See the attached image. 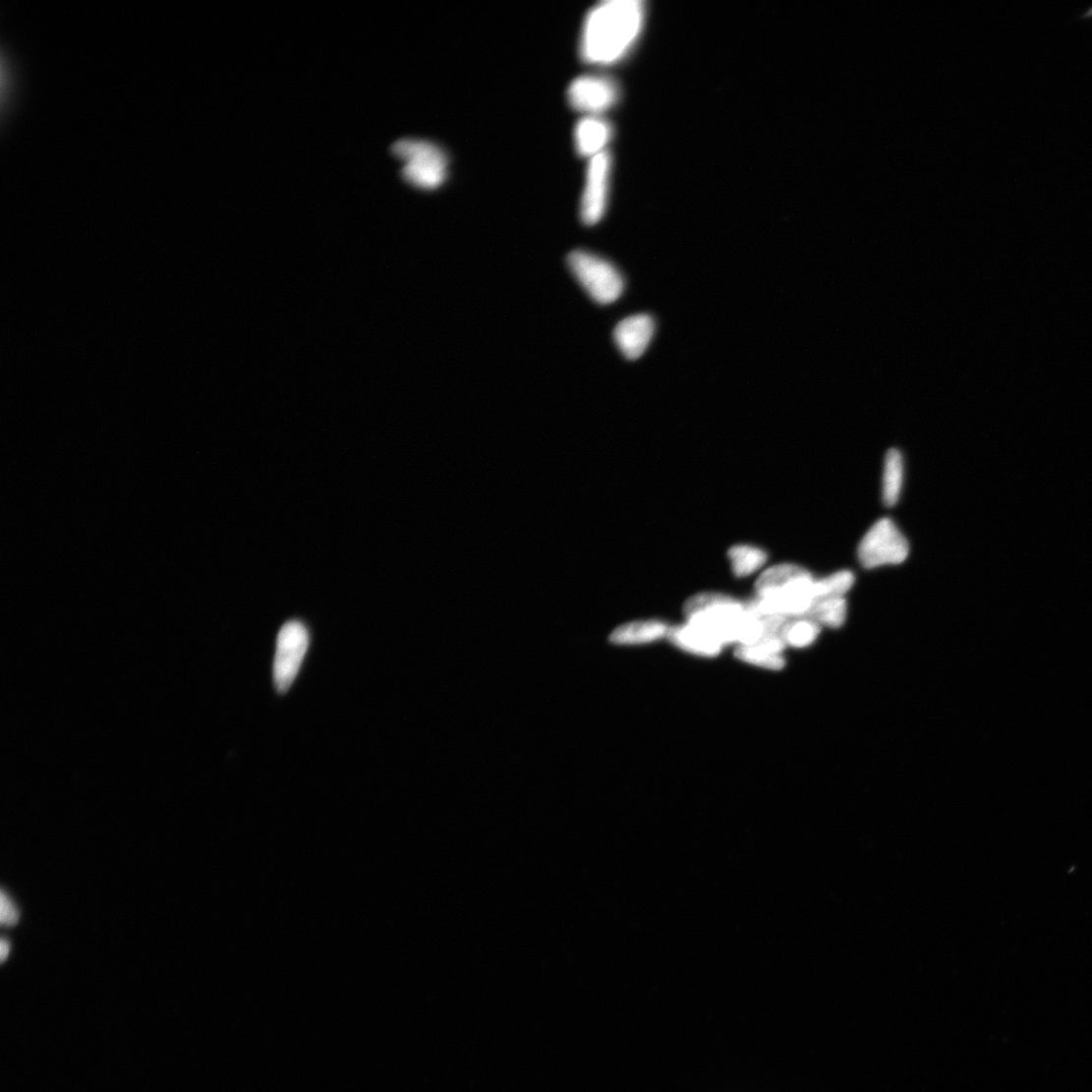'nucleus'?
<instances>
[{
    "instance_id": "f257e3e1",
    "label": "nucleus",
    "mask_w": 1092,
    "mask_h": 1092,
    "mask_svg": "<svg viewBox=\"0 0 1092 1092\" xmlns=\"http://www.w3.org/2000/svg\"><path fill=\"white\" fill-rule=\"evenodd\" d=\"M647 16L643 0H609L587 15L580 55L592 65L609 66L623 60L640 39Z\"/></svg>"
},
{
    "instance_id": "f03ea898",
    "label": "nucleus",
    "mask_w": 1092,
    "mask_h": 1092,
    "mask_svg": "<svg viewBox=\"0 0 1092 1092\" xmlns=\"http://www.w3.org/2000/svg\"><path fill=\"white\" fill-rule=\"evenodd\" d=\"M684 614L686 622L708 631L724 646L752 645L766 632L747 605L722 593L694 595L685 603Z\"/></svg>"
},
{
    "instance_id": "7ed1b4c3",
    "label": "nucleus",
    "mask_w": 1092,
    "mask_h": 1092,
    "mask_svg": "<svg viewBox=\"0 0 1092 1092\" xmlns=\"http://www.w3.org/2000/svg\"><path fill=\"white\" fill-rule=\"evenodd\" d=\"M756 599L771 612L785 618L807 617L818 602L817 579L795 563H780L762 573L755 585Z\"/></svg>"
},
{
    "instance_id": "20e7f679",
    "label": "nucleus",
    "mask_w": 1092,
    "mask_h": 1092,
    "mask_svg": "<svg viewBox=\"0 0 1092 1092\" xmlns=\"http://www.w3.org/2000/svg\"><path fill=\"white\" fill-rule=\"evenodd\" d=\"M392 152L404 163L403 179L412 187L431 191L445 182L447 156L430 141L402 139L393 145Z\"/></svg>"
},
{
    "instance_id": "39448f33",
    "label": "nucleus",
    "mask_w": 1092,
    "mask_h": 1092,
    "mask_svg": "<svg viewBox=\"0 0 1092 1092\" xmlns=\"http://www.w3.org/2000/svg\"><path fill=\"white\" fill-rule=\"evenodd\" d=\"M568 266L578 283L598 304H612L621 297L624 280L617 268L609 261L577 251L569 255Z\"/></svg>"
},
{
    "instance_id": "423d86ee",
    "label": "nucleus",
    "mask_w": 1092,
    "mask_h": 1092,
    "mask_svg": "<svg viewBox=\"0 0 1092 1092\" xmlns=\"http://www.w3.org/2000/svg\"><path fill=\"white\" fill-rule=\"evenodd\" d=\"M909 551V544L894 521L882 518L869 528L861 540L858 558L863 568L873 570L900 565L907 559Z\"/></svg>"
},
{
    "instance_id": "0eeeda50",
    "label": "nucleus",
    "mask_w": 1092,
    "mask_h": 1092,
    "mask_svg": "<svg viewBox=\"0 0 1092 1092\" xmlns=\"http://www.w3.org/2000/svg\"><path fill=\"white\" fill-rule=\"evenodd\" d=\"M309 645L310 633L303 622L292 620L280 628L273 661V683L278 693L288 692L294 684Z\"/></svg>"
},
{
    "instance_id": "6e6552de",
    "label": "nucleus",
    "mask_w": 1092,
    "mask_h": 1092,
    "mask_svg": "<svg viewBox=\"0 0 1092 1092\" xmlns=\"http://www.w3.org/2000/svg\"><path fill=\"white\" fill-rule=\"evenodd\" d=\"M620 98L618 84L604 76H583L569 86L571 107L586 116H601L612 109Z\"/></svg>"
},
{
    "instance_id": "1a4fd4ad",
    "label": "nucleus",
    "mask_w": 1092,
    "mask_h": 1092,
    "mask_svg": "<svg viewBox=\"0 0 1092 1092\" xmlns=\"http://www.w3.org/2000/svg\"><path fill=\"white\" fill-rule=\"evenodd\" d=\"M611 169L612 159L607 151L590 160L580 208L581 219L585 225H596L605 214Z\"/></svg>"
},
{
    "instance_id": "9d476101",
    "label": "nucleus",
    "mask_w": 1092,
    "mask_h": 1092,
    "mask_svg": "<svg viewBox=\"0 0 1092 1092\" xmlns=\"http://www.w3.org/2000/svg\"><path fill=\"white\" fill-rule=\"evenodd\" d=\"M655 333V322L649 315L628 316L614 330V340L621 354L630 361L640 359Z\"/></svg>"
},
{
    "instance_id": "9b49d317",
    "label": "nucleus",
    "mask_w": 1092,
    "mask_h": 1092,
    "mask_svg": "<svg viewBox=\"0 0 1092 1092\" xmlns=\"http://www.w3.org/2000/svg\"><path fill=\"white\" fill-rule=\"evenodd\" d=\"M613 137L611 124L601 116H585L575 128V146L579 155L590 157L605 151Z\"/></svg>"
},
{
    "instance_id": "f8f14e48",
    "label": "nucleus",
    "mask_w": 1092,
    "mask_h": 1092,
    "mask_svg": "<svg viewBox=\"0 0 1092 1092\" xmlns=\"http://www.w3.org/2000/svg\"><path fill=\"white\" fill-rule=\"evenodd\" d=\"M666 638L680 650L703 658L718 657L725 647L711 633L689 622L670 627Z\"/></svg>"
},
{
    "instance_id": "ddd939ff",
    "label": "nucleus",
    "mask_w": 1092,
    "mask_h": 1092,
    "mask_svg": "<svg viewBox=\"0 0 1092 1092\" xmlns=\"http://www.w3.org/2000/svg\"><path fill=\"white\" fill-rule=\"evenodd\" d=\"M668 629L666 623L658 619L631 621L615 628L609 641L617 646L646 645L667 637Z\"/></svg>"
},
{
    "instance_id": "4468645a",
    "label": "nucleus",
    "mask_w": 1092,
    "mask_h": 1092,
    "mask_svg": "<svg viewBox=\"0 0 1092 1092\" xmlns=\"http://www.w3.org/2000/svg\"><path fill=\"white\" fill-rule=\"evenodd\" d=\"M903 481V456L898 449H891L886 456L883 477V498L888 507H893L898 503Z\"/></svg>"
},
{
    "instance_id": "2eb2a0df",
    "label": "nucleus",
    "mask_w": 1092,
    "mask_h": 1092,
    "mask_svg": "<svg viewBox=\"0 0 1092 1092\" xmlns=\"http://www.w3.org/2000/svg\"><path fill=\"white\" fill-rule=\"evenodd\" d=\"M768 558V552L756 546L736 545L728 550L731 571L737 578H746L760 571Z\"/></svg>"
},
{
    "instance_id": "dca6fc26",
    "label": "nucleus",
    "mask_w": 1092,
    "mask_h": 1092,
    "mask_svg": "<svg viewBox=\"0 0 1092 1092\" xmlns=\"http://www.w3.org/2000/svg\"><path fill=\"white\" fill-rule=\"evenodd\" d=\"M821 625L809 617L789 618L780 630L786 647L803 649L812 646L819 638Z\"/></svg>"
},
{
    "instance_id": "f3484780",
    "label": "nucleus",
    "mask_w": 1092,
    "mask_h": 1092,
    "mask_svg": "<svg viewBox=\"0 0 1092 1092\" xmlns=\"http://www.w3.org/2000/svg\"><path fill=\"white\" fill-rule=\"evenodd\" d=\"M847 614V601L842 596H836L820 599L807 617L814 619L820 625L837 628L844 623Z\"/></svg>"
},
{
    "instance_id": "a211bd4d",
    "label": "nucleus",
    "mask_w": 1092,
    "mask_h": 1092,
    "mask_svg": "<svg viewBox=\"0 0 1092 1092\" xmlns=\"http://www.w3.org/2000/svg\"><path fill=\"white\" fill-rule=\"evenodd\" d=\"M735 656L739 661L770 671H780L786 664L783 655L775 654L756 644L736 647Z\"/></svg>"
},
{
    "instance_id": "6ab92c4d",
    "label": "nucleus",
    "mask_w": 1092,
    "mask_h": 1092,
    "mask_svg": "<svg viewBox=\"0 0 1092 1092\" xmlns=\"http://www.w3.org/2000/svg\"><path fill=\"white\" fill-rule=\"evenodd\" d=\"M855 582V574L850 570H840L817 579L818 601L828 597H844L853 588Z\"/></svg>"
},
{
    "instance_id": "aec40b11",
    "label": "nucleus",
    "mask_w": 1092,
    "mask_h": 1092,
    "mask_svg": "<svg viewBox=\"0 0 1092 1092\" xmlns=\"http://www.w3.org/2000/svg\"><path fill=\"white\" fill-rule=\"evenodd\" d=\"M19 919L20 912L18 908L5 891H3L2 898H0V922H2L4 926L11 927L17 925Z\"/></svg>"
},
{
    "instance_id": "412c9836",
    "label": "nucleus",
    "mask_w": 1092,
    "mask_h": 1092,
    "mask_svg": "<svg viewBox=\"0 0 1092 1092\" xmlns=\"http://www.w3.org/2000/svg\"><path fill=\"white\" fill-rule=\"evenodd\" d=\"M10 949L11 944L8 941L3 940L2 944H0V958H2V962H5L8 958Z\"/></svg>"
},
{
    "instance_id": "4be33fe9",
    "label": "nucleus",
    "mask_w": 1092,
    "mask_h": 1092,
    "mask_svg": "<svg viewBox=\"0 0 1092 1092\" xmlns=\"http://www.w3.org/2000/svg\"><path fill=\"white\" fill-rule=\"evenodd\" d=\"M1091 15H1092V10L1089 12L1088 17H1090Z\"/></svg>"
}]
</instances>
